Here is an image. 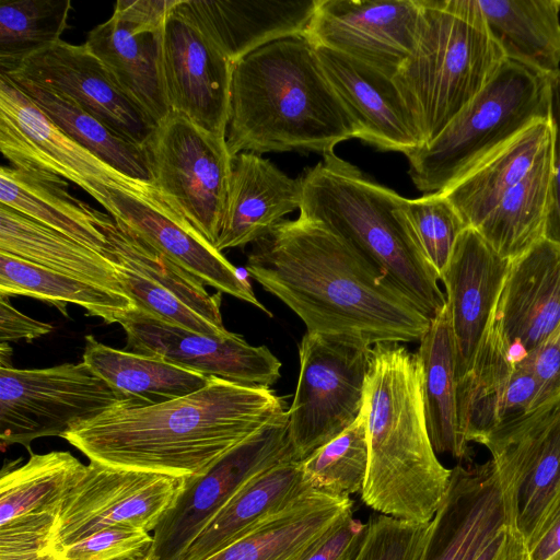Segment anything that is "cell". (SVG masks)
<instances>
[{
    "label": "cell",
    "instance_id": "obj_1",
    "mask_svg": "<svg viewBox=\"0 0 560 560\" xmlns=\"http://www.w3.org/2000/svg\"><path fill=\"white\" fill-rule=\"evenodd\" d=\"M246 271L305 324L370 346L419 341L431 319L341 236L299 215L252 244Z\"/></svg>",
    "mask_w": 560,
    "mask_h": 560
},
{
    "label": "cell",
    "instance_id": "obj_2",
    "mask_svg": "<svg viewBox=\"0 0 560 560\" xmlns=\"http://www.w3.org/2000/svg\"><path fill=\"white\" fill-rule=\"evenodd\" d=\"M284 412L268 386L211 377L203 388L170 401L121 402L61 438L92 462L185 478L205 474Z\"/></svg>",
    "mask_w": 560,
    "mask_h": 560
},
{
    "label": "cell",
    "instance_id": "obj_3",
    "mask_svg": "<svg viewBox=\"0 0 560 560\" xmlns=\"http://www.w3.org/2000/svg\"><path fill=\"white\" fill-rule=\"evenodd\" d=\"M358 128L306 36L267 44L233 65L226 143L242 152L323 155Z\"/></svg>",
    "mask_w": 560,
    "mask_h": 560
},
{
    "label": "cell",
    "instance_id": "obj_4",
    "mask_svg": "<svg viewBox=\"0 0 560 560\" xmlns=\"http://www.w3.org/2000/svg\"><path fill=\"white\" fill-rule=\"evenodd\" d=\"M364 404L369 463L361 500L378 514L430 523L452 469L430 439L417 354L399 342L373 345Z\"/></svg>",
    "mask_w": 560,
    "mask_h": 560
},
{
    "label": "cell",
    "instance_id": "obj_5",
    "mask_svg": "<svg viewBox=\"0 0 560 560\" xmlns=\"http://www.w3.org/2000/svg\"><path fill=\"white\" fill-rule=\"evenodd\" d=\"M302 177L300 215L346 240L432 320L446 296L402 210L404 197L368 179L335 152Z\"/></svg>",
    "mask_w": 560,
    "mask_h": 560
},
{
    "label": "cell",
    "instance_id": "obj_6",
    "mask_svg": "<svg viewBox=\"0 0 560 560\" xmlns=\"http://www.w3.org/2000/svg\"><path fill=\"white\" fill-rule=\"evenodd\" d=\"M420 9L413 49L393 80L424 145L492 80L505 56L478 0H420Z\"/></svg>",
    "mask_w": 560,
    "mask_h": 560
},
{
    "label": "cell",
    "instance_id": "obj_7",
    "mask_svg": "<svg viewBox=\"0 0 560 560\" xmlns=\"http://www.w3.org/2000/svg\"><path fill=\"white\" fill-rule=\"evenodd\" d=\"M549 117V78L505 59L492 80L429 143L407 155L420 190L440 192L533 122Z\"/></svg>",
    "mask_w": 560,
    "mask_h": 560
},
{
    "label": "cell",
    "instance_id": "obj_8",
    "mask_svg": "<svg viewBox=\"0 0 560 560\" xmlns=\"http://www.w3.org/2000/svg\"><path fill=\"white\" fill-rule=\"evenodd\" d=\"M371 347L346 335L306 331L303 336L296 390L287 411L289 440L298 460L340 435L359 417Z\"/></svg>",
    "mask_w": 560,
    "mask_h": 560
},
{
    "label": "cell",
    "instance_id": "obj_9",
    "mask_svg": "<svg viewBox=\"0 0 560 560\" xmlns=\"http://www.w3.org/2000/svg\"><path fill=\"white\" fill-rule=\"evenodd\" d=\"M145 149L160 197L214 246L233 165L226 138L171 112Z\"/></svg>",
    "mask_w": 560,
    "mask_h": 560
},
{
    "label": "cell",
    "instance_id": "obj_10",
    "mask_svg": "<svg viewBox=\"0 0 560 560\" xmlns=\"http://www.w3.org/2000/svg\"><path fill=\"white\" fill-rule=\"evenodd\" d=\"M129 400L84 362L33 370L0 368V440L30 450L38 438L62 436L78 423Z\"/></svg>",
    "mask_w": 560,
    "mask_h": 560
},
{
    "label": "cell",
    "instance_id": "obj_11",
    "mask_svg": "<svg viewBox=\"0 0 560 560\" xmlns=\"http://www.w3.org/2000/svg\"><path fill=\"white\" fill-rule=\"evenodd\" d=\"M0 149L12 167L58 175L81 187L110 215L109 189L149 200L154 186L131 178L82 148L58 128L5 74L0 73Z\"/></svg>",
    "mask_w": 560,
    "mask_h": 560
},
{
    "label": "cell",
    "instance_id": "obj_12",
    "mask_svg": "<svg viewBox=\"0 0 560 560\" xmlns=\"http://www.w3.org/2000/svg\"><path fill=\"white\" fill-rule=\"evenodd\" d=\"M298 460L285 411L225 453L209 470L183 478L182 487L152 534L149 560H182L208 523L254 477Z\"/></svg>",
    "mask_w": 560,
    "mask_h": 560
},
{
    "label": "cell",
    "instance_id": "obj_13",
    "mask_svg": "<svg viewBox=\"0 0 560 560\" xmlns=\"http://www.w3.org/2000/svg\"><path fill=\"white\" fill-rule=\"evenodd\" d=\"M485 445L526 544L536 532L560 481V397L494 429Z\"/></svg>",
    "mask_w": 560,
    "mask_h": 560
},
{
    "label": "cell",
    "instance_id": "obj_14",
    "mask_svg": "<svg viewBox=\"0 0 560 560\" xmlns=\"http://www.w3.org/2000/svg\"><path fill=\"white\" fill-rule=\"evenodd\" d=\"M182 483L183 478L90 460L57 512L52 551L115 525L153 532Z\"/></svg>",
    "mask_w": 560,
    "mask_h": 560
},
{
    "label": "cell",
    "instance_id": "obj_15",
    "mask_svg": "<svg viewBox=\"0 0 560 560\" xmlns=\"http://www.w3.org/2000/svg\"><path fill=\"white\" fill-rule=\"evenodd\" d=\"M161 72L171 110L226 138L233 65L195 23L183 0L163 25Z\"/></svg>",
    "mask_w": 560,
    "mask_h": 560
},
{
    "label": "cell",
    "instance_id": "obj_16",
    "mask_svg": "<svg viewBox=\"0 0 560 560\" xmlns=\"http://www.w3.org/2000/svg\"><path fill=\"white\" fill-rule=\"evenodd\" d=\"M127 339V351L154 355L200 373L244 385H273L281 362L266 346H252L241 335L199 334L161 320L135 307L118 323Z\"/></svg>",
    "mask_w": 560,
    "mask_h": 560
},
{
    "label": "cell",
    "instance_id": "obj_17",
    "mask_svg": "<svg viewBox=\"0 0 560 560\" xmlns=\"http://www.w3.org/2000/svg\"><path fill=\"white\" fill-rule=\"evenodd\" d=\"M420 10V0H318L305 36L394 78L413 49Z\"/></svg>",
    "mask_w": 560,
    "mask_h": 560
},
{
    "label": "cell",
    "instance_id": "obj_18",
    "mask_svg": "<svg viewBox=\"0 0 560 560\" xmlns=\"http://www.w3.org/2000/svg\"><path fill=\"white\" fill-rule=\"evenodd\" d=\"M63 94L121 137L145 147L155 124L115 83L85 44L62 39L2 73Z\"/></svg>",
    "mask_w": 560,
    "mask_h": 560
},
{
    "label": "cell",
    "instance_id": "obj_19",
    "mask_svg": "<svg viewBox=\"0 0 560 560\" xmlns=\"http://www.w3.org/2000/svg\"><path fill=\"white\" fill-rule=\"evenodd\" d=\"M506 526L514 527L492 462L457 465L419 560H471Z\"/></svg>",
    "mask_w": 560,
    "mask_h": 560
},
{
    "label": "cell",
    "instance_id": "obj_20",
    "mask_svg": "<svg viewBox=\"0 0 560 560\" xmlns=\"http://www.w3.org/2000/svg\"><path fill=\"white\" fill-rule=\"evenodd\" d=\"M537 406V380L513 362L491 317L469 371L457 383L458 429L464 443L483 444L500 424Z\"/></svg>",
    "mask_w": 560,
    "mask_h": 560
},
{
    "label": "cell",
    "instance_id": "obj_21",
    "mask_svg": "<svg viewBox=\"0 0 560 560\" xmlns=\"http://www.w3.org/2000/svg\"><path fill=\"white\" fill-rule=\"evenodd\" d=\"M109 195L114 220L121 222L205 284L250 303L271 316L238 269L162 198L149 200L118 189H109Z\"/></svg>",
    "mask_w": 560,
    "mask_h": 560
},
{
    "label": "cell",
    "instance_id": "obj_22",
    "mask_svg": "<svg viewBox=\"0 0 560 560\" xmlns=\"http://www.w3.org/2000/svg\"><path fill=\"white\" fill-rule=\"evenodd\" d=\"M492 319L517 365L560 323V246L542 238L510 260Z\"/></svg>",
    "mask_w": 560,
    "mask_h": 560
},
{
    "label": "cell",
    "instance_id": "obj_23",
    "mask_svg": "<svg viewBox=\"0 0 560 560\" xmlns=\"http://www.w3.org/2000/svg\"><path fill=\"white\" fill-rule=\"evenodd\" d=\"M509 265L510 259L498 254L477 230L466 228L440 275L455 345L457 383L472 364Z\"/></svg>",
    "mask_w": 560,
    "mask_h": 560
},
{
    "label": "cell",
    "instance_id": "obj_24",
    "mask_svg": "<svg viewBox=\"0 0 560 560\" xmlns=\"http://www.w3.org/2000/svg\"><path fill=\"white\" fill-rule=\"evenodd\" d=\"M323 71L358 128V138L406 156L420 132L392 77L346 54L314 46Z\"/></svg>",
    "mask_w": 560,
    "mask_h": 560
},
{
    "label": "cell",
    "instance_id": "obj_25",
    "mask_svg": "<svg viewBox=\"0 0 560 560\" xmlns=\"http://www.w3.org/2000/svg\"><path fill=\"white\" fill-rule=\"evenodd\" d=\"M302 190V175L289 177L254 152L237 154L214 247H243L267 235L284 215L300 209Z\"/></svg>",
    "mask_w": 560,
    "mask_h": 560
},
{
    "label": "cell",
    "instance_id": "obj_26",
    "mask_svg": "<svg viewBox=\"0 0 560 560\" xmlns=\"http://www.w3.org/2000/svg\"><path fill=\"white\" fill-rule=\"evenodd\" d=\"M318 0H183L199 28L232 62L276 40L305 36Z\"/></svg>",
    "mask_w": 560,
    "mask_h": 560
},
{
    "label": "cell",
    "instance_id": "obj_27",
    "mask_svg": "<svg viewBox=\"0 0 560 560\" xmlns=\"http://www.w3.org/2000/svg\"><path fill=\"white\" fill-rule=\"evenodd\" d=\"M351 515L350 497L310 489L206 560H305Z\"/></svg>",
    "mask_w": 560,
    "mask_h": 560
},
{
    "label": "cell",
    "instance_id": "obj_28",
    "mask_svg": "<svg viewBox=\"0 0 560 560\" xmlns=\"http://www.w3.org/2000/svg\"><path fill=\"white\" fill-rule=\"evenodd\" d=\"M0 205L58 231L115 262L112 246L101 230L108 214L71 195L65 178L42 171L2 166Z\"/></svg>",
    "mask_w": 560,
    "mask_h": 560
},
{
    "label": "cell",
    "instance_id": "obj_29",
    "mask_svg": "<svg viewBox=\"0 0 560 560\" xmlns=\"http://www.w3.org/2000/svg\"><path fill=\"white\" fill-rule=\"evenodd\" d=\"M162 30H141L112 15L93 27L84 43L155 125L172 112L161 72Z\"/></svg>",
    "mask_w": 560,
    "mask_h": 560
},
{
    "label": "cell",
    "instance_id": "obj_30",
    "mask_svg": "<svg viewBox=\"0 0 560 560\" xmlns=\"http://www.w3.org/2000/svg\"><path fill=\"white\" fill-rule=\"evenodd\" d=\"M310 486L301 460L276 465L249 480L208 523L182 560H206L284 509Z\"/></svg>",
    "mask_w": 560,
    "mask_h": 560
},
{
    "label": "cell",
    "instance_id": "obj_31",
    "mask_svg": "<svg viewBox=\"0 0 560 560\" xmlns=\"http://www.w3.org/2000/svg\"><path fill=\"white\" fill-rule=\"evenodd\" d=\"M550 143L548 117L533 122L440 192L454 206L467 228L477 229Z\"/></svg>",
    "mask_w": 560,
    "mask_h": 560
},
{
    "label": "cell",
    "instance_id": "obj_32",
    "mask_svg": "<svg viewBox=\"0 0 560 560\" xmlns=\"http://www.w3.org/2000/svg\"><path fill=\"white\" fill-rule=\"evenodd\" d=\"M0 253L126 294L117 264L4 205H0Z\"/></svg>",
    "mask_w": 560,
    "mask_h": 560
},
{
    "label": "cell",
    "instance_id": "obj_33",
    "mask_svg": "<svg viewBox=\"0 0 560 560\" xmlns=\"http://www.w3.org/2000/svg\"><path fill=\"white\" fill-rule=\"evenodd\" d=\"M416 352L430 439L436 454L468 458L458 429L456 353L447 306L431 320Z\"/></svg>",
    "mask_w": 560,
    "mask_h": 560
},
{
    "label": "cell",
    "instance_id": "obj_34",
    "mask_svg": "<svg viewBox=\"0 0 560 560\" xmlns=\"http://www.w3.org/2000/svg\"><path fill=\"white\" fill-rule=\"evenodd\" d=\"M505 59L547 77L560 72V0H478Z\"/></svg>",
    "mask_w": 560,
    "mask_h": 560
},
{
    "label": "cell",
    "instance_id": "obj_35",
    "mask_svg": "<svg viewBox=\"0 0 560 560\" xmlns=\"http://www.w3.org/2000/svg\"><path fill=\"white\" fill-rule=\"evenodd\" d=\"M137 406H150L195 393L211 377L174 365L162 358L118 350L85 337L83 361Z\"/></svg>",
    "mask_w": 560,
    "mask_h": 560
},
{
    "label": "cell",
    "instance_id": "obj_36",
    "mask_svg": "<svg viewBox=\"0 0 560 560\" xmlns=\"http://www.w3.org/2000/svg\"><path fill=\"white\" fill-rule=\"evenodd\" d=\"M551 179L550 143L530 171L475 229L502 257L511 260L545 238Z\"/></svg>",
    "mask_w": 560,
    "mask_h": 560
},
{
    "label": "cell",
    "instance_id": "obj_37",
    "mask_svg": "<svg viewBox=\"0 0 560 560\" xmlns=\"http://www.w3.org/2000/svg\"><path fill=\"white\" fill-rule=\"evenodd\" d=\"M7 75V74H5ZM9 77L68 137L116 171L153 185L145 147L129 141L70 97L26 79Z\"/></svg>",
    "mask_w": 560,
    "mask_h": 560
},
{
    "label": "cell",
    "instance_id": "obj_38",
    "mask_svg": "<svg viewBox=\"0 0 560 560\" xmlns=\"http://www.w3.org/2000/svg\"><path fill=\"white\" fill-rule=\"evenodd\" d=\"M16 295L51 303L65 315L67 304L80 305L107 324L136 307L127 294L0 253V296Z\"/></svg>",
    "mask_w": 560,
    "mask_h": 560
},
{
    "label": "cell",
    "instance_id": "obj_39",
    "mask_svg": "<svg viewBox=\"0 0 560 560\" xmlns=\"http://www.w3.org/2000/svg\"><path fill=\"white\" fill-rule=\"evenodd\" d=\"M30 453L25 464L1 475L0 525L21 515H57L61 503L86 469V465L69 452Z\"/></svg>",
    "mask_w": 560,
    "mask_h": 560
},
{
    "label": "cell",
    "instance_id": "obj_40",
    "mask_svg": "<svg viewBox=\"0 0 560 560\" xmlns=\"http://www.w3.org/2000/svg\"><path fill=\"white\" fill-rule=\"evenodd\" d=\"M112 246V259L176 295L185 304L219 327L221 292L210 294L205 283L166 255L140 238L110 214L101 225Z\"/></svg>",
    "mask_w": 560,
    "mask_h": 560
},
{
    "label": "cell",
    "instance_id": "obj_41",
    "mask_svg": "<svg viewBox=\"0 0 560 560\" xmlns=\"http://www.w3.org/2000/svg\"><path fill=\"white\" fill-rule=\"evenodd\" d=\"M70 0L0 2V73L61 40L68 27Z\"/></svg>",
    "mask_w": 560,
    "mask_h": 560
},
{
    "label": "cell",
    "instance_id": "obj_42",
    "mask_svg": "<svg viewBox=\"0 0 560 560\" xmlns=\"http://www.w3.org/2000/svg\"><path fill=\"white\" fill-rule=\"evenodd\" d=\"M366 406L340 435L301 460L304 481L334 495L360 493L368 470Z\"/></svg>",
    "mask_w": 560,
    "mask_h": 560
},
{
    "label": "cell",
    "instance_id": "obj_43",
    "mask_svg": "<svg viewBox=\"0 0 560 560\" xmlns=\"http://www.w3.org/2000/svg\"><path fill=\"white\" fill-rule=\"evenodd\" d=\"M401 207L427 258L440 276L458 236L467 228L465 222L441 192L417 199L402 198Z\"/></svg>",
    "mask_w": 560,
    "mask_h": 560
},
{
    "label": "cell",
    "instance_id": "obj_44",
    "mask_svg": "<svg viewBox=\"0 0 560 560\" xmlns=\"http://www.w3.org/2000/svg\"><path fill=\"white\" fill-rule=\"evenodd\" d=\"M116 272L124 292L133 301L136 306L154 317L199 334L210 336L230 334L225 327H219L211 323L176 295L129 268L117 264Z\"/></svg>",
    "mask_w": 560,
    "mask_h": 560
},
{
    "label": "cell",
    "instance_id": "obj_45",
    "mask_svg": "<svg viewBox=\"0 0 560 560\" xmlns=\"http://www.w3.org/2000/svg\"><path fill=\"white\" fill-rule=\"evenodd\" d=\"M368 528L353 560H419L430 523L417 524L378 514Z\"/></svg>",
    "mask_w": 560,
    "mask_h": 560
},
{
    "label": "cell",
    "instance_id": "obj_46",
    "mask_svg": "<svg viewBox=\"0 0 560 560\" xmlns=\"http://www.w3.org/2000/svg\"><path fill=\"white\" fill-rule=\"evenodd\" d=\"M152 535L142 528L115 525L63 547L56 552L57 560H119L148 553Z\"/></svg>",
    "mask_w": 560,
    "mask_h": 560
},
{
    "label": "cell",
    "instance_id": "obj_47",
    "mask_svg": "<svg viewBox=\"0 0 560 560\" xmlns=\"http://www.w3.org/2000/svg\"><path fill=\"white\" fill-rule=\"evenodd\" d=\"M55 522L56 514L37 513L21 515L0 525V559L52 551L51 535Z\"/></svg>",
    "mask_w": 560,
    "mask_h": 560
},
{
    "label": "cell",
    "instance_id": "obj_48",
    "mask_svg": "<svg viewBox=\"0 0 560 560\" xmlns=\"http://www.w3.org/2000/svg\"><path fill=\"white\" fill-rule=\"evenodd\" d=\"M517 365L528 370L539 385V405L560 397V323Z\"/></svg>",
    "mask_w": 560,
    "mask_h": 560
},
{
    "label": "cell",
    "instance_id": "obj_49",
    "mask_svg": "<svg viewBox=\"0 0 560 560\" xmlns=\"http://www.w3.org/2000/svg\"><path fill=\"white\" fill-rule=\"evenodd\" d=\"M549 121L552 179L545 238L560 246V72L549 78Z\"/></svg>",
    "mask_w": 560,
    "mask_h": 560
},
{
    "label": "cell",
    "instance_id": "obj_50",
    "mask_svg": "<svg viewBox=\"0 0 560 560\" xmlns=\"http://www.w3.org/2000/svg\"><path fill=\"white\" fill-rule=\"evenodd\" d=\"M368 528L366 523L349 516L305 558V560H353Z\"/></svg>",
    "mask_w": 560,
    "mask_h": 560
},
{
    "label": "cell",
    "instance_id": "obj_51",
    "mask_svg": "<svg viewBox=\"0 0 560 560\" xmlns=\"http://www.w3.org/2000/svg\"><path fill=\"white\" fill-rule=\"evenodd\" d=\"M527 547L530 560H560V481Z\"/></svg>",
    "mask_w": 560,
    "mask_h": 560
},
{
    "label": "cell",
    "instance_id": "obj_52",
    "mask_svg": "<svg viewBox=\"0 0 560 560\" xmlns=\"http://www.w3.org/2000/svg\"><path fill=\"white\" fill-rule=\"evenodd\" d=\"M178 0H119L112 15L141 30L161 31Z\"/></svg>",
    "mask_w": 560,
    "mask_h": 560
},
{
    "label": "cell",
    "instance_id": "obj_53",
    "mask_svg": "<svg viewBox=\"0 0 560 560\" xmlns=\"http://www.w3.org/2000/svg\"><path fill=\"white\" fill-rule=\"evenodd\" d=\"M54 327L45 322L33 319L12 306L7 298L0 296V340L32 341L52 331Z\"/></svg>",
    "mask_w": 560,
    "mask_h": 560
},
{
    "label": "cell",
    "instance_id": "obj_54",
    "mask_svg": "<svg viewBox=\"0 0 560 560\" xmlns=\"http://www.w3.org/2000/svg\"><path fill=\"white\" fill-rule=\"evenodd\" d=\"M471 560H530L524 537L512 526L504 527Z\"/></svg>",
    "mask_w": 560,
    "mask_h": 560
},
{
    "label": "cell",
    "instance_id": "obj_55",
    "mask_svg": "<svg viewBox=\"0 0 560 560\" xmlns=\"http://www.w3.org/2000/svg\"><path fill=\"white\" fill-rule=\"evenodd\" d=\"M8 343L9 342L0 343V364H1V368H4V369L12 368V365L10 364L12 349L9 347Z\"/></svg>",
    "mask_w": 560,
    "mask_h": 560
},
{
    "label": "cell",
    "instance_id": "obj_56",
    "mask_svg": "<svg viewBox=\"0 0 560 560\" xmlns=\"http://www.w3.org/2000/svg\"><path fill=\"white\" fill-rule=\"evenodd\" d=\"M0 560H57L56 552L49 551L42 555L26 556L12 559H0Z\"/></svg>",
    "mask_w": 560,
    "mask_h": 560
},
{
    "label": "cell",
    "instance_id": "obj_57",
    "mask_svg": "<svg viewBox=\"0 0 560 560\" xmlns=\"http://www.w3.org/2000/svg\"><path fill=\"white\" fill-rule=\"evenodd\" d=\"M119 560H149V559H148V553H142V555L131 556V557L119 559Z\"/></svg>",
    "mask_w": 560,
    "mask_h": 560
}]
</instances>
